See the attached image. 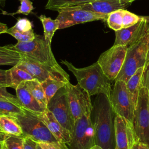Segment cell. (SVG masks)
I'll return each instance as SVG.
<instances>
[{
    "label": "cell",
    "mask_w": 149,
    "mask_h": 149,
    "mask_svg": "<svg viewBox=\"0 0 149 149\" xmlns=\"http://www.w3.org/2000/svg\"><path fill=\"white\" fill-rule=\"evenodd\" d=\"M149 56V29L137 41L127 47L122 68L115 80L126 83L136 71L144 67Z\"/></svg>",
    "instance_id": "3957f363"
},
{
    "label": "cell",
    "mask_w": 149,
    "mask_h": 149,
    "mask_svg": "<svg viewBox=\"0 0 149 149\" xmlns=\"http://www.w3.org/2000/svg\"><path fill=\"white\" fill-rule=\"evenodd\" d=\"M27 81L22 82L15 89L16 97L22 106L26 110L34 113L44 112L46 109L41 107L29 89Z\"/></svg>",
    "instance_id": "ac0fdd59"
},
{
    "label": "cell",
    "mask_w": 149,
    "mask_h": 149,
    "mask_svg": "<svg viewBox=\"0 0 149 149\" xmlns=\"http://www.w3.org/2000/svg\"><path fill=\"white\" fill-rule=\"evenodd\" d=\"M51 44L44 36L36 34L35 38L28 42H19L13 48L24 56L37 62L51 66L59 65L52 51Z\"/></svg>",
    "instance_id": "277c9868"
},
{
    "label": "cell",
    "mask_w": 149,
    "mask_h": 149,
    "mask_svg": "<svg viewBox=\"0 0 149 149\" xmlns=\"http://www.w3.org/2000/svg\"><path fill=\"white\" fill-rule=\"evenodd\" d=\"M0 130L6 134L23 136L22 129L14 117L0 116Z\"/></svg>",
    "instance_id": "7402d4cb"
},
{
    "label": "cell",
    "mask_w": 149,
    "mask_h": 149,
    "mask_svg": "<svg viewBox=\"0 0 149 149\" xmlns=\"http://www.w3.org/2000/svg\"><path fill=\"white\" fill-rule=\"evenodd\" d=\"M139 144H140V141H139V140H137L133 144L132 147V149H139Z\"/></svg>",
    "instance_id": "ab89813d"
},
{
    "label": "cell",
    "mask_w": 149,
    "mask_h": 149,
    "mask_svg": "<svg viewBox=\"0 0 149 149\" xmlns=\"http://www.w3.org/2000/svg\"><path fill=\"white\" fill-rule=\"evenodd\" d=\"M0 86L9 87L8 70L0 69Z\"/></svg>",
    "instance_id": "74e56055"
},
{
    "label": "cell",
    "mask_w": 149,
    "mask_h": 149,
    "mask_svg": "<svg viewBox=\"0 0 149 149\" xmlns=\"http://www.w3.org/2000/svg\"><path fill=\"white\" fill-rule=\"evenodd\" d=\"M139 149H149V146L145 144L144 143H140Z\"/></svg>",
    "instance_id": "b9f144b4"
},
{
    "label": "cell",
    "mask_w": 149,
    "mask_h": 149,
    "mask_svg": "<svg viewBox=\"0 0 149 149\" xmlns=\"http://www.w3.org/2000/svg\"><path fill=\"white\" fill-rule=\"evenodd\" d=\"M22 58L23 55L13 48V45L0 46V65L13 66L17 65Z\"/></svg>",
    "instance_id": "d6986e66"
},
{
    "label": "cell",
    "mask_w": 149,
    "mask_h": 149,
    "mask_svg": "<svg viewBox=\"0 0 149 149\" xmlns=\"http://www.w3.org/2000/svg\"><path fill=\"white\" fill-rule=\"evenodd\" d=\"M24 109L23 113L14 116L22 129L23 137H30L37 143H59L35 113Z\"/></svg>",
    "instance_id": "5b68a950"
},
{
    "label": "cell",
    "mask_w": 149,
    "mask_h": 149,
    "mask_svg": "<svg viewBox=\"0 0 149 149\" xmlns=\"http://www.w3.org/2000/svg\"><path fill=\"white\" fill-rule=\"evenodd\" d=\"M115 148L132 149L138 140L134 130L133 123L125 118L115 115L114 119Z\"/></svg>",
    "instance_id": "5bb4252c"
},
{
    "label": "cell",
    "mask_w": 149,
    "mask_h": 149,
    "mask_svg": "<svg viewBox=\"0 0 149 149\" xmlns=\"http://www.w3.org/2000/svg\"><path fill=\"white\" fill-rule=\"evenodd\" d=\"M2 145V149H24L23 136L7 134Z\"/></svg>",
    "instance_id": "f546056e"
},
{
    "label": "cell",
    "mask_w": 149,
    "mask_h": 149,
    "mask_svg": "<svg viewBox=\"0 0 149 149\" xmlns=\"http://www.w3.org/2000/svg\"><path fill=\"white\" fill-rule=\"evenodd\" d=\"M57 19L59 22V29L69 27L73 25L95 20H107L108 15L86 10L63 8L57 11Z\"/></svg>",
    "instance_id": "4fadbf2b"
},
{
    "label": "cell",
    "mask_w": 149,
    "mask_h": 149,
    "mask_svg": "<svg viewBox=\"0 0 149 149\" xmlns=\"http://www.w3.org/2000/svg\"><path fill=\"white\" fill-rule=\"evenodd\" d=\"M132 2L127 0H96L83 5L67 8L83 9L108 15L118 9H124L127 8Z\"/></svg>",
    "instance_id": "e0dca14e"
},
{
    "label": "cell",
    "mask_w": 149,
    "mask_h": 149,
    "mask_svg": "<svg viewBox=\"0 0 149 149\" xmlns=\"http://www.w3.org/2000/svg\"><path fill=\"white\" fill-rule=\"evenodd\" d=\"M33 79L34 77L29 72L17 65L13 66L8 70L9 87L16 89L22 82Z\"/></svg>",
    "instance_id": "ffe728a7"
},
{
    "label": "cell",
    "mask_w": 149,
    "mask_h": 149,
    "mask_svg": "<svg viewBox=\"0 0 149 149\" xmlns=\"http://www.w3.org/2000/svg\"><path fill=\"white\" fill-rule=\"evenodd\" d=\"M90 149H102L100 146H97V145H95L94 146H93L92 148H91Z\"/></svg>",
    "instance_id": "ee69618b"
},
{
    "label": "cell",
    "mask_w": 149,
    "mask_h": 149,
    "mask_svg": "<svg viewBox=\"0 0 149 149\" xmlns=\"http://www.w3.org/2000/svg\"><path fill=\"white\" fill-rule=\"evenodd\" d=\"M7 134L0 130V142H2L6 138Z\"/></svg>",
    "instance_id": "60d3db41"
},
{
    "label": "cell",
    "mask_w": 149,
    "mask_h": 149,
    "mask_svg": "<svg viewBox=\"0 0 149 149\" xmlns=\"http://www.w3.org/2000/svg\"><path fill=\"white\" fill-rule=\"evenodd\" d=\"M20 1V6L17 9V10L13 13H7L3 12L4 15H8L13 16L16 14H23L25 15H28L30 14L32 10L34 9V7L33 6V2L31 0H19Z\"/></svg>",
    "instance_id": "4dcf8cb0"
},
{
    "label": "cell",
    "mask_w": 149,
    "mask_h": 149,
    "mask_svg": "<svg viewBox=\"0 0 149 149\" xmlns=\"http://www.w3.org/2000/svg\"><path fill=\"white\" fill-rule=\"evenodd\" d=\"M38 144L42 149H68L66 145L55 142H39Z\"/></svg>",
    "instance_id": "e575fe53"
},
{
    "label": "cell",
    "mask_w": 149,
    "mask_h": 149,
    "mask_svg": "<svg viewBox=\"0 0 149 149\" xmlns=\"http://www.w3.org/2000/svg\"><path fill=\"white\" fill-rule=\"evenodd\" d=\"M147 87L149 92V56L144 66L141 80V87Z\"/></svg>",
    "instance_id": "d590c367"
},
{
    "label": "cell",
    "mask_w": 149,
    "mask_h": 149,
    "mask_svg": "<svg viewBox=\"0 0 149 149\" xmlns=\"http://www.w3.org/2000/svg\"><path fill=\"white\" fill-rule=\"evenodd\" d=\"M65 88L69 108L75 123L86 111L93 109L90 95L78 84L73 85L69 82Z\"/></svg>",
    "instance_id": "7c38bea8"
},
{
    "label": "cell",
    "mask_w": 149,
    "mask_h": 149,
    "mask_svg": "<svg viewBox=\"0 0 149 149\" xmlns=\"http://www.w3.org/2000/svg\"><path fill=\"white\" fill-rule=\"evenodd\" d=\"M91 112L92 109L86 111L74 123L68 149H90L95 145Z\"/></svg>",
    "instance_id": "8992f818"
},
{
    "label": "cell",
    "mask_w": 149,
    "mask_h": 149,
    "mask_svg": "<svg viewBox=\"0 0 149 149\" xmlns=\"http://www.w3.org/2000/svg\"><path fill=\"white\" fill-rule=\"evenodd\" d=\"M140 19V16L124 9L122 20V28H126L133 26L137 23Z\"/></svg>",
    "instance_id": "1f68e13d"
},
{
    "label": "cell",
    "mask_w": 149,
    "mask_h": 149,
    "mask_svg": "<svg viewBox=\"0 0 149 149\" xmlns=\"http://www.w3.org/2000/svg\"><path fill=\"white\" fill-rule=\"evenodd\" d=\"M110 100L115 114L133 123L135 106L125 81L115 80Z\"/></svg>",
    "instance_id": "30bf717a"
},
{
    "label": "cell",
    "mask_w": 149,
    "mask_h": 149,
    "mask_svg": "<svg viewBox=\"0 0 149 149\" xmlns=\"http://www.w3.org/2000/svg\"><path fill=\"white\" fill-rule=\"evenodd\" d=\"M38 18L43 27L45 39L51 44L52 39L55 31L59 29V21L57 19H52L51 17H47L44 15H40Z\"/></svg>",
    "instance_id": "603a6c76"
},
{
    "label": "cell",
    "mask_w": 149,
    "mask_h": 149,
    "mask_svg": "<svg viewBox=\"0 0 149 149\" xmlns=\"http://www.w3.org/2000/svg\"><path fill=\"white\" fill-rule=\"evenodd\" d=\"M96 0H48L45 9L58 11L59 9L76 6Z\"/></svg>",
    "instance_id": "d4e9b609"
},
{
    "label": "cell",
    "mask_w": 149,
    "mask_h": 149,
    "mask_svg": "<svg viewBox=\"0 0 149 149\" xmlns=\"http://www.w3.org/2000/svg\"><path fill=\"white\" fill-rule=\"evenodd\" d=\"M115 112L110 98L104 94L97 95L91 115L95 145L102 149L115 148Z\"/></svg>",
    "instance_id": "6da1fadb"
},
{
    "label": "cell",
    "mask_w": 149,
    "mask_h": 149,
    "mask_svg": "<svg viewBox=\"0 0 149 149\" xmlns=\"http://www.w3.org/2000/svg\"><path fill=\"white\" fill-rule=\"evenodd\" d=\"M37 142L29 137H23L24 149H37Z\"/></svg>",
    "instance_id": "8d00e7d4"
},
{
    "label": "cell",
    "mask_w": 149,
    "mask_h": 149,
    "mask_svg": "<svg viewBox=\"0 0 149 149\" xmlns=\"http://www.w3.org/2000/svg\"><path fill=\"white\" fill-rule=\"evenodd\" d=\"M0 149H2V142H0Z\"/></svg>",
    "instance_id": "7dc6e473"
},
{
    "label": "cell",
    "mask_w": 149,
    "mask_h": 149,
    "mask_svg": "<svg viewBox=\"0 0 149 149\" xmlns=\"http://www.w3.org/2000/svg\"><path fill=\"white\" fill-rule=\"evenodd\" d=\"M145 20L149 24V16H142Z\"/></svg>",
    "instance_id": "f6af8a7d"
},
{
    "label": "cell",
    "mask_w": 149,
    "mask_h": 149,
    "mask_svg": "<svg viewBox=\"0 0 149 149\" xmlns=\"http://www.w3.org/2000/svg\"><path fill=\"white\" fill-rule=\"evenodd\" d=\"M45 125L55 139L61 144L68 145L72 139L71 133L65 129L47 108L44 112L35 113Z\"/></svg>",
    "instance_id": "2e32d148"
},
{
    "label": "cell",
    "mask_w": 149,
    "mask_h": 149,
    "mask_svg": "<svg viewBox=\"0 0 149 149\" xmlns=\"http://www.w3.org/2000/svg\"><path fill=\"white\" fill-rule=\"evenodd\" d=\"M5 2H6V0H0V8L5 6Z\"/></svg>",
    "instance_id": "7bdbcfd3"
},
{
    "label": "cell",
    "mask_w": 149,
    "mask_h": 149,
    "mask_svg": "<svg viewBox=\"0 0 149 149\" xmlns=\"http://www.w3.org/2000/svg\"><path fill=\"white\" fill-rule=\"evenodd\" d=\"M127 1H131V2H133V1H135V0H127Z\"/></svg>",
    "instance_id": "c3c4849f"
},
{
    "label": "cell",
    "mask_w": 149,
    "mask_h": 149,
    "mask_svg": "<svg viewBox=\"0 0 149 149\" xmlns=\"http://www.w3.org/2000/svg\"><path fill=\"white\" fill-rule=\"evenodd\" d=\"M8 26L5 23L0 22V34L5 33L6 30L8 29Z\"/></svg>",
    "instance_id": "f35d334b"
},
{
    "label": "cell",
    "mask_w": 149,
    "mask_h": 149,
    "mask_svg": "<svg viewBox=\"0 0 149 149\" xmlns=\"http://www.w3.org/2000/svg\"><path fill=\"white\" fill-rule=\"evenodd\" d=\"M68 83L69 82L50 78H48L41 82L45 94L47 102H48L50 101V100L55 95L59 89L65 87Z\"/></svg>",
    "instance_id": "484cf974"
},
{
    "label": "cell",
    "mask_w": 149,
    "mask_h": 149,
    "mask_svg": "<svg viewBox=\"0 0 149 149\" xmlns=\"http://www.w3.org/2000/svg\"><path fill=\"white\" fill-rule=\"evenodd\" d=\"M5 33L11 35L19 42H28L32 41L35 38L37 34L34 32L33 29L27 32H21L14 29L13 27L8 28L6 30Z\"/></svg>",
    "instance_id": "f1b7e54d"
},
{
    "label": "cell",
    "mask_w": 149,
    "mask_h": 149,
    "mask_svg": "<svg viewBox=\"0 0 149 149\" xmlns=\"http://www.w3.org/2000/svg\"><path fill=\"white\" fill-rule=\"evenodd\" d=\"M26 82L29 89L34 98L37 101L41 107L44 109H47L48 102L41 83L36 79L27 81Z\"/></svg>",
    "instance_id": "cb8c5ba5"
},
{
    "label": "cell",
    "mask_w": 149,
    "mask_h": 149,
    "mask_svg": "<svg viewBox=\"0 0 149 149\" xmlns=\"http://www.w3.org/2000/svg\"><path fill=\"white\" fill-rule=\"evenodd\" d=\"M133 127L140 141L149 146V92L147 87L140 90L134 112Z\"/></svg>",
    "instance_id": "52a82bcc"
},
{
    "label": "cell",
    "mask_w": 149,
    "mask_h": 149,
    "mask_svg": "<svg viewBox=\"0 0 149 149\" xmlns=\"http://www.w3.org/2000/svg\"><path fill=\"white\" fill-rule=\"evenodd\" d=\"M124 9H118L108 14L107 19L108 26L115 31L122 29V20Z\"/></svg>",
    "instance_id": "83f0119b"
},
{
    "label": "cell",
    "mask_w": 149,
    "mask_h": 149,
    "mask_svg": "<svg viewBox=\"0 0 149 149\" xmlns=\"http://www.w3.org/2000/svg\"><path fill=\"white\" fill-rule=\"evenodd\" d=\"M144 67L138 69L126 83L127 90L130 95L133 104L136 106L140 90L141 88V80Z\"/></svg>",
    "instance_id": "44dd1931"
},
{
    "label": "cell",
    "mask_w": 149,
    "mask_h": 149,
    "mask_svg": "<svg viewBox=\"0 0 149 149\" xmlns=\"http://www.w3.org/2000/svg\"><path fill=\"white\" fill-rule=\"evenodd\" d=\"M16 65L27 70L40 83L48 78L69 82V75L60 65L51 66L41 63L23 55L22 61Z\"/></svg>",
    "instance_id": "ba28073f"
},
{
    "label": "cell",
    "mask_w": 149,
    "mask_h": 149,
    "mask_svg": "<svg viewBox=\"0 0 149 149\" xmlns=\"http://www.w3.org/2000/svg\"><path fill=\"white\" fill-rule=\"evenodd\" d=\"M148 29V23L142 16H140V20L135 24L115 31V40L113 45L128 47L137 41Z\"/></svg>",
    "instance_id": "9a60e30c"
},
{
    "label": "cell",
    "mask_w": 149,
    "mask_h": 149,
    "mask_svg": "<svg viewBox=\"0 0 149 149\" xmlns=\"http://www.w3.org/2000/svg\"><path fill=\"white\" fill-rule=\"evenodd\" d=\"M61 63L75 76L77 84L91 96L104 94L111 98V81L104 73L97 62L87 67L77 68L66 60Z\"/></svg>",
    "instance_id": "7a4b0ae2"
},
{
    "label": "cell",
    "mask_w": 149,
    "mask_h": 149,
    "mask_svg": "<svg viewBox=\"0 0 149 149\" xmlns=\"http://www.w3.org/2000/svg\"><path fill=\"white\" fill-rule=\"evenodd\" d=\"M47 108L53 114L56 119L72 134L74 122L69 108L65 87L61 88L57 91L48 102Z\"/></svg>",
    "instance_id": "8fae6325"
},
{
    "label": "cell",
    "mask_w": 149,
    "mask_h": 149,
    "mask_svg": "<svg viewBox=\"0 0 149 149\" xmlns=\"http://www.w3.org/2000/svg\"><path fill=\"white\" fill-rule=\"evenodd\" d=\"M22 106L5 101H0V116H16L24 113Z\"/></svg>",
    "instance_id": "4316f807"
},
{
    "label": "cell",
    "mask_w": 149,
    "mask_h": 149,
    "mask_svg": "<svg viewBox=\"0 0 149 149\" xmlns=\"http://www.w3.org/2000/svg\"><path fill=\"white\" fill-rule=\"evenodd\" d=\"M13 27L16 30L21 32H27L33 29L31 22L27 18L18 17L16 23Z\"/></svg>",
    "instance_id": "d6a6232c"
},
{
    "label": "cell",
    "mask_w": 149,
    "mask_h": 149,
    "mask_svg": "<svg viewBox=\"0 0 149 149\" xmlns=\"http://www.w3.org/2000/svg\"><path fill=\"white\" fill-rule=\"evenodd\" d=\"M0 101H5L22 106L21 103L16 96L11 94L6 90V87L0 86Z\"/></svg>",
    "instance_id": "836d02e7"
},
{
    "label": "cell",
    "mask_w": 149,
    "mask_h": 149,
    "mask_svg": "<svg viewBox=\"0 0 149 149\" xmlns=\"http://www.w3.org/2000/svg\"><path fill=\"white\" fill-rule=\"evenodd\" d=\"M127 46L113 45L103 52L97 61L104 73L112 81L115 80L124 63Z\"/></svg>",
    "instance_id": "9c48e42d"
},
{
    "label": "cell",
    "mask_w": 149,
    "mask_h": 149,
    "mask_svg": "<svg viewBox=\"0 0 149 149\" xmlns=\"http://www.w3.org/2000/svg\"><path fill=\"white\" fill-rule=\"evenodd\" d=\"M37 149H42V148L41 147V146L38 144V143H37Z\"/></svg>",
    "instance_id": "bcb514c9"
}]
</instances>
